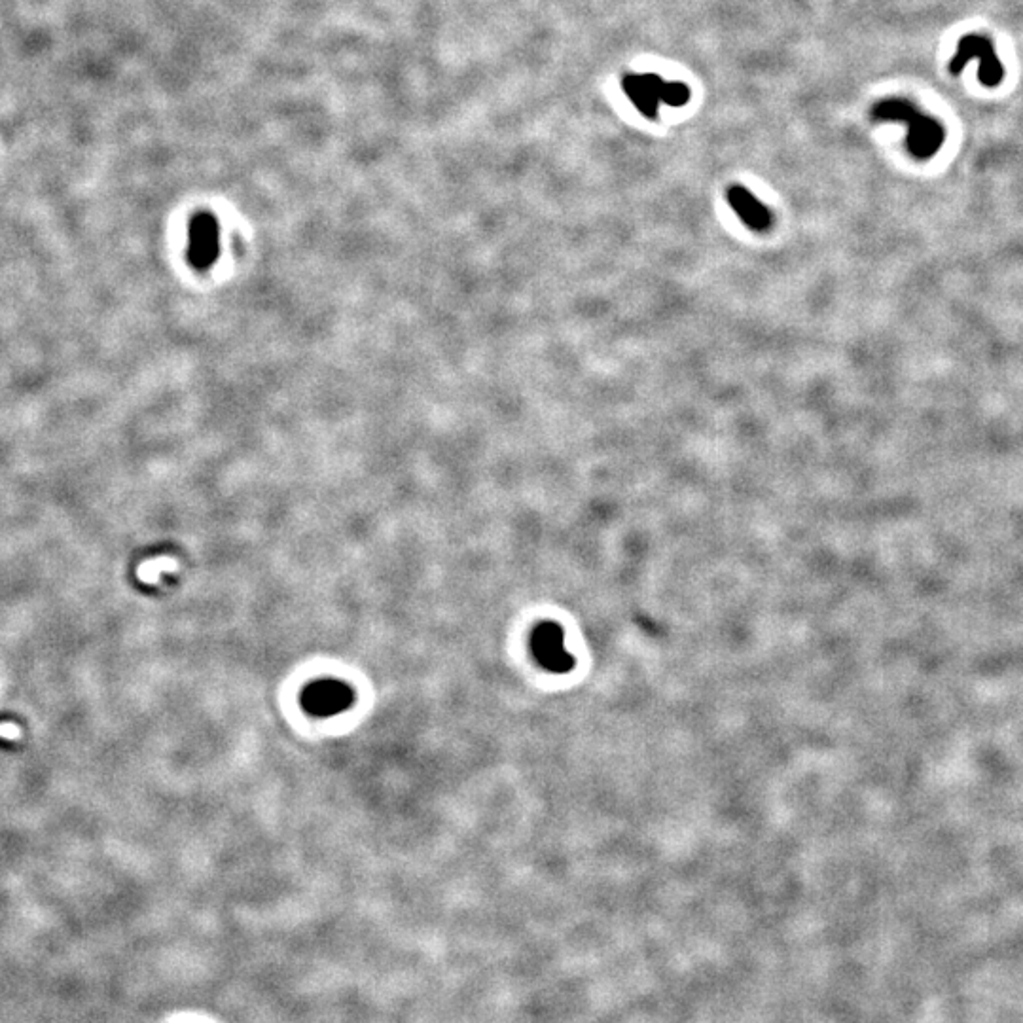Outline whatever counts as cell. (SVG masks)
<instances>
[{
	"label": "cell",
	"mask_w": 1023,
	"mask_h": 1023,
	"mask_svg": "<svg viewBox=\"0 0 1023 1023\" xmlns=\"http://www.w3.org/2000/svg\"><path fill=\"white\" fill-rule=\"evenodd\" d=\"M872 116L881 122H900L908 126V148L917 160H929L944 144V127L925 116L919 108L904 99H889L878 103Z\"/></svg>",
	"instance_id": "cell-1"
},
{
	"label": "cell",
	"mask_w": 1023,
	"mask_h": 1023,
	"mask_svg": "<svg viewBox=\"0 0 1023 1023\" xmlns=\"http://www.w3.org/2000/svg\"><path fill=\"white\" fill-rule=\"evenodd\" d=\"M355 703V692L347 682L319 679L302 692V707L311 717L330 718L345 713Z\"/></svg>",
	"instance_id": "cell-2"
},
{
	"label": "cell",
	"mask_w": 1023,
	"mask_h": 1023,
	"mask_svg": "<svg viewBox=\"0 0 1023 1023\" xmlns=\"http://www.w3.org/2000/svg\"><path fill=\"white\" fill-rule=\"evenodd\" d=\"M970 59L980 61L978 78H980V82L984 86L995 88V86L1001 84V80L1005 76V69H1003L999 57L995 54L993 44L989 42L986 36L967 35L959 40L957 54H955L952 63H950L952 74H959V72L963 71V67L969 63Z\"/></svg>",
	"instance_id": "cell-3"
},
{
	"label": "cell",
	"mask_w": 1023,
	"mask_h": 1023,
	"mask_svg": "<svg viewBox=\"0 0 1023 1023\" xmlns=\"http://www.w3.org/2000/svg\"><path fill=\"white\" fill-rule=\"evenodd\" d=\"M218 256V224L211 215H198L188 230V258L198 270H207Z\"/></svg>",
	"instance_id": "cell-4"
},
{
	"label": "cell",
	"mask_w": 1023,
	"mask_h": 1023,
	"mask_svg": "<svg viewBox=\"0 0 1023 1023\" xmlns=\"http://www.w3.org/2000/svg\"><path fill=\"white\" fill-rule=\"evenodd\" d=\"M664 84V80L652 72L650 74H626L622 80V88L626 91L629 101L648 118H654L658 114V108L662 105Z\"/></svg>",
	"instance_id": "cell-5"
},
{
	"label": "cell",
	"mask_w": 1023,
	"mask_h": 1023,
	"mask_svg": "<svg viewBox=\"0 0 1023 1023\" xmlns=\"http://www.w3.org/2000/svg\"><path fill=\"white\" fill-rule=\"evenodd\" d=\"M728 203L739 216V220L753 232L764 234L772 228V211L743 186H732L728 190Z\"/></svg>",
	"instance_id": "cell-6"
},
{
	"label": "cell",
	"mask_w": 1023,
	"mask_h": 1023,
	"mask_svg": "<svg viewBox=\"0 0 1023 1023\" xmlns=\"http://www.w3.org/2000/svg\"><path fill=\"white\" fill-rule=\"evenodd\" d=\"M533 648H535V654H537L540 664L548 669L567 671L573 665L571 656L563 647V635L554 624H544L535 631Z\"/></svg>",
	"instance_id": "cell-7"
},
{
	"label": "cell",
	"mask_w": 1023,
	"mask_h": 1023,
	"mask_svg": "<svg viewBox=\"0 0 1023 1023\" xmlns=\"http://www.w3.org/2000/svg\"><path fill=\"white\" fill-rule=\"evenodd\" d=\"M690 99V90L681 82H665L662 103L669 107H682Z\"/></svg>",
	"instance_id": "cell-8"
}]
</instances>
